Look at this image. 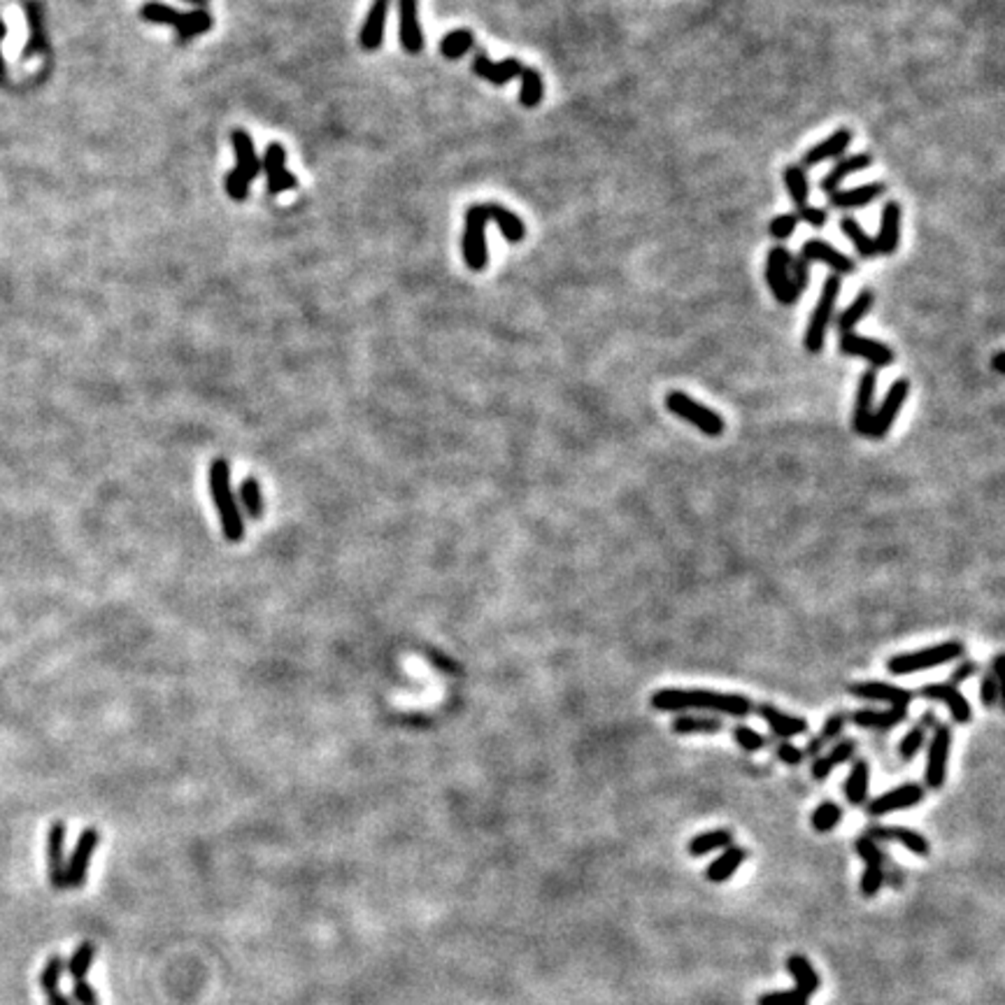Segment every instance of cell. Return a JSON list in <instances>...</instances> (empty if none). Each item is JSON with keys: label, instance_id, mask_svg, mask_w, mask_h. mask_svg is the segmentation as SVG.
I'll return each mask as SVG.
<instances>
[{"label": "cell", "instance_id": "58", "mask_svg": "<svg viewBox=\"0 0 1005 1005\" xmlns=\"http://www.w3.org/2000/svg\"><path fill=\"white\" fill-rule=\"evenodd\" d=\"M975 670H978V663H972V661L962 663V666H959V668H956L954 673H952V682H950V685H952V687L962 685L963 679H968V678H972V675H975Z\"/></svg>", "mask_w": 1005, "mask_h": 1005}, {"label": "cell", "instance_id": "7", "mask_svg": "<svg viewBox=\"0 0 1005 1005\" xmlns=\"http://www.w3.org/2000/svg\"><path fill=\"white\" fill-rule=\"evenodd\" d=\"M840 289H842L840 275H833L831 272V275L824 280V289H821V296L820 300H817L815 310H812V317H810L808 331H805V349H808L810 354H820L821 349H824L826 328H829V321H831L833 310H836Z\"/></svg>", "mask_w": 1005, "mask_h": 1005}, {"label": "cell", "instance_id": "45", "mask_svg": "<svg viewBox=\"0 0 1005 1005\" xmlns=\"http://www.w3.org/2000/svg\"><path fill=\"white\" fill-rule=\"evenodd\" d=\"M63 975H66V959L61 954L50 956L47 963H44L43 972H40V989H43L44 994H50V991L59 989Z\"/></svg>", "mask_w": 1005, "mask_h": 1005}, {"label": "cell", "instance_id": "12", "mask_svg": "<svg viewBox=\"0 0 1005 1005\" xmlns=\"http://www.w3.org/2000/svg\"><path fill=\"white\" fill-rule=\"evenodd\" d=\"M907 393H910V382L905 377H901V380H896L889 386L880 410H873V419H870L868 433H866L868 438H885L889 433V429L898 419V412H901Z\"/></svg>", "mask_w": 1005, "mask_h": 1005}, {"label": "cell", "instance_id": "23", "mask_svg": "<svg viewBox=\"0 0 1005 1005\" xmlns=\"http://www.w3.org/2000/svg\"><path fill=\"white\" fill-rule=\"evenodd\" d=\"M849 694L866 698V701H880L898 707H907V703L913 701L910 691L896 685H886V682H857L849 687Z\"/></svg>", "mask_w": 1005, "mask_h": 1005}, {"label": "cell", "instance_id": "8", "mask_svg": "<svg viewBox=\"0 0 1005 1005\" xmlns=\"http://www.w3.org/2000/svg\"><path fill=\"white\" fill-rule=\"evenodd\" d=\"M666 408H668V412L675 414V417L685 419V422L694 424L696 429L701 431V433H706L707 438H719V435L724 433V429H726L724 419L719 417L715 410L703 405V403L694 401V398L685 392H670L668 396H666Z\"/></svg>", "mask_w": 1005, "mask_h": 1005}, {"label": "cell", "instance_id": "54", "mask_svg": "<svg viewBox=\"0 0 1005 1005\" xmlns=\"http://www.w3.org/2000/svg\"><path fill=\"white\" fill-rule=\"evenodd\" d=\"M796 217H799V222L803 219L808 226H812V229H824L826 222H829V214H826V210H821V207H812V205H803L796 210Z\"/></svg>", "mask_w": 1005, "mask_h": 1005}, {"label": "cell", "instance_id": "62", "mask_svg": "<svg viewBox=\"0 0 1005 1005\" xmlns=\"http://www.w3.org/2000/svg\"><path fill=\"white\" fill-rule=\"evenodd\" d=\"M185 3H191V5H196L198 10H207V5H210V0H185Z\"/></svg>", "mask_w": 1005, "mask_h": 1005}, {"label": "cell", "instance_id": "36", "mask_svg": "<svg viewBox=\"0 0 1005 1005\" xmlns=\"http://www.w3.org/2000/svg\"><path fill=\"white\" fill-rule=\"evenodd\" d=\"M868 782H870L868 761L857 759L854 761L852 771H849L848 775V782H845V796H848L849 805L866 803V796H868Z\"/></svg>", "mask_w": 1005, "mask_h": 1005}, {"label": "cell", "instance_id": "38", "mask_svg": "<svg viewBox=\"0 0 1005 1005\" xmlns=\"http://www.w3.org/2000/svg\"><path fill=\"white\" fill-rule=\"evenodd\" d=\"M519 80H522L519 103H522L524 108H528V109L538 108V105L543 103V96H545V84H543V77H540V72L536 71V68L524 66Z\"/></svg>", "mask_w": 1005, "mask_h": 1005}, {"label": "cell", "instance_id": "34", "mask_svg": "<svg viewBox=\"0 0 1005 1005\" xmlns=\"http://www.w3.org/2000/svg\"><path fill=\"white\" fill-rule=\"evenodd\" d=\"M854 750H857V743H854V740H840L838 744H833V750L829 752V754L815 759V763H812V777H815V780H824V777H829L833 768L852 759Z\"/></svg>", "mask_w": 1005, "mask_h": 1005}, {"label": "cell", "instance_id": "17", "mask_svg": "<svg viewBox=\"0 0 1005 1005\" xmlns=\"http://www.w3.org/2000/svg\"><path fill=\"white\" fill-rule=\"evenodd\" d=\"M922 801H924V789L915 782H907L896 789H891V792L882 793V796H877L875 801H870L868 815L880 817V815H886V812H896V810L915 808V805H919Z\"/></svg>", "mask_w": 1005, "mask_h": 1005}, {"label": "cell", "instance_id": "13", "mask_svg": "<svg viewBox=\"0 0 1005 1005\" xmlns=\"http://www.w3.org/2000/svg\"><path fill=\"white\" fill-rule=\"evenodd\" d=\"M838 347H840V352L845 354V356H858V359H866L875 370L886 368V365L894 364V352H891L885 343L870 340V337L858 336V333L854 331L842 333Z\"/></svg>", "mask_w": 1005, "mask_h": 1005}, {"label": "cell", "instance_id": "2", "mask_svg": "<svg viewBox=\"0 0 1005 1005\" xmlns=\"http://www.w3.org/2000/svg\"><path fill=\"white\" fill-rule=\"evenodd\" d=\"M207 484H210V496H213L214 510L219 515L223 538L229 540V543H240V540L245 538L247 526L245 517H242V507H240L238 498L233 494L229 459H214L210 463Z\"/></svg>", "mask_w": 1005, "mask_h": 1005}, {"label": "cell", "instance_id": "29", "mask_svg": "<svg viewBox=\"0 0 1005 1005\" xmlns=\"http://www.w3.org/2000/svg\"><path fill=\"white\" fill-rule=\"evenodd\" d=\"M870 164H873V156H870V154H854V156L842 158V161H838V164L833 166L831 173L826 175L824 180H821V185H820L821 191L831 196V194H836L838 186L842 185V180H845V177H849V175L861 173V170L870 168Z\"/></svg>", "mask_w": 1005, "mask_h": 1005}, {"label": "cell", "instance_id": "10", "mask_svg": "<svg viewBox=\"0 0 1005 1005\" xmlns=\"http://www.w3.org/2000/svg\"><path fill=\"white\" fill-rule=\"evenodd\" d=\"M100 845L99 829H84L77 838L71 857L66 858V889H80L87 882L89 864Z\"/></svg>", "mask_w": 1005, "mask_h": 1005}, {"label": "cell", "instance_id": "19", "mask_svg": "<svg viewBox=\"0 0 1005 1005\" xmlns=\"http://www.w3.org/2000/svg\"><path fill=\"white\" fill-rule=\"evenodd\" d=\"M522 61L517 59H506L500 61V63H494V61L487 56V52H478L475 54V61H473V72L478 77H482L484 82L494 84V87H503V84L512 82L515 77L522 75Z\"/></svg>", "mask_w": 1005, "mask_h": 1005}, {"label": "cell", "instance_id": "49", "mask_svg": "<svg viewBox=\"0 0 1005 1005\" xmlns=\"http://www.w3.org/2000/svg\"><path fill=\"white\" fill-rule=\"evenodd\" d=\"M796 226H799V217L796 214H777L771 222V226H768V231H771L773 238L784 242L787 238H792Z\"/></svg>", "mask_w": 1005, "mask_h": 1005}, {"label": "cell", "instance_id": "5", "mask_svg": "<svg viewBox=\"0 0 1005 1005\" xmlns=\"http://www.w3.org/2000/svg\"><path fill=\"white\" fill-rule=\"evenodd\" d=\"M963 652H966L963 642L945 640V642H938V645L934 647H924V649H917V652H905V654L891 657L889 661H886V670H889L891 675L922 673V670L926 668H935V666L954 661V659L963 657Z\"/></svg>", "mask_w": 1005, "mask_h": 1005}, {"label": "cell", "instance_id": "27", "mask_svg": "<svg viewBox=\"0 0 1005 1005\" xmlns=\"http://www.w3.org/2000/svg\"><path fill=\"white\" fill-rule=\"evenodd\" d=\"M392 0H373V7L368 10L364 28H361V47L364 50H377L384 38V24L389 14Z\"/></svg>", "mask_w": 1005, "mask_h": 1005}, {"label": "cell", "instance_id": "26", "mask_svg": "<svg viewBox=\"0 0 1005 1005\" xmlns=\"http://www.w3.org/2000/svg\"><path fill=\"white\" fill-rule=\"evenodd\" d=\"M401 7V44L410 54H417L424 47V35L419 26V0H398Z\"/></svg>", "mask_w": 1005, "mask_h": 1005}, {"label": "cell", "instance_id": "60", "mask_svg": "<svg viewBox=\"0 0 1005 1005\" xmlns=\"http://www.w3.org/2000/svg\"><path fill=\"white\" fill-rule=\"evenodd\" d=\"M1003 361H1005V352H1003V349H1000V352H996V356H994V370H996V373H999V375H1003V373H1005Z\"/></svg>", "mask_w": 1005, "mask_h": 1005}, {"label": "cell", "instance_id": "33", "mask_svg": "<svg viewBox=\"0 0 1005 1005\" xmlns=\"http://www.w3.org/2000/svg\"><path fill=\"white\" fill-rule=\"evenodd\" d=\"M873 303H875L873 291H870V289H864V291H861V294H858L857 299H854L852 303H849L848 308L840 312V315H838L836 327H838V331H840V336H842V333L854 331L858 321L868 315L870 308H873Z\"/></svg>", "mask_w": 1005, "mask_h": 1005}, {"label": "cell", "instance_id": "9", "mask_svg": "<svg viewBox=\"0 0 1005 1005\" xmlns=\"http://www.w3.org/2000/svg\"><path fill=\"white\" fill-rule=\"evenodd\" d=\"M792 251L787 247L777 245L768 251L766 261V282L773 291V299L782 305H793L799 299V291L792 282Z\"/></svg>", "mask_w": 1005, "mask_h": 1005}, {"label": "cell", "instance_id": "4", "mask_svg": "<svg viewBox=\"0 0 1005 1005\" xmlns=\"http://www.w3.org/2000/svg\"><path fill=\"white\" fill-rule=\"evenodd\" d=\"M140 17L149 24H166V26H175L177 28V38H180V43H186V40H191L194 35L205 33V31L213 28V14H210L207 10H194L182 14V12H177L175 7L164 5V3H158V0H149V3H145L140 10Z\"/></svg>", "mask_w": 1005, "mask_h": 1005}, {"label": "cell", "instance_id": "32", "mask_svg": "<svg viewBox=\"0 0 1005 1005\" xmlns=\"http://www.w3.org/2000/svg\"><path fill=\"white\" fill-rule=\"evenodd\" d=\"M787 971L792 972L793 982H796V991H801L803 996H812L820 989V975L812 968V963L805 959L803 954H792L787 959Z\"/></svg>", "mask_w": 1005, "mask_h": 1005}, {"label": "cell", "instance_id": "42", "mask_svg": "<svg viewBox=\"0 0 1005 1005\" xmlns=\"http://www.w3.org/2000/svg\"><path fill=\"white\" fill-rule=\"evenodd\" d=\"M475 43V35L473 31H468V28H459V31H451V33H447L445 38H442L441 43V52L442 56H447V59H461L463 54H466L470 47H473Z\"/></svg>", "mask_w": 1005, "mask_h": 1005}, {"label": "cell", "instance_id": "3", "mask_svg": "<svg viewBox=\"0 0 1005 1005\" xmlns=\"http://www.w3.org/2000/svg\"><path fill=\"white\" fill-rule=\"evenodd\" d=\"M231 142H233L235 149V168L226 175L223 186H226V194L233 201H245L250 196L251 182L261 175V158L256 156L251 136L242 128H235L231 133Z\"/></svg>", "mask_w": 1005, "mask_h": 1005}, {"label": "cell", "instance_id": "50", "mask_svg": "<svg viewBox=\"0 0 1005 1005\" xmlns=\"http://www.w3.org/2000/svg\"><path fill=\"white\" fill-rule=\"evenodd\" d=\"M759 1005H808V996L801 991H771V994L759 996Z\"/></svg>", "mask_w": 1005, "mask_h": 1005}, {"label": "cell", "instance_id": "37", "mask_svg": "<svg viewBox=\"0 0 1005 1005\" xmlns=\"http://www.w3.org/2000/svg\"><path fill=\"white\" fill-rule=\"evenodd\" d=\"M840 231L848 235L849 242H852L854 250H857V254L861 256V259H875V256H880L877 254V247H875V238H870V235L866 233L864 226H861L857 219L842 217Z\"/></svg>", "mask_w": 1005, "mask_h": 1005}, {"label": "cell", "instance_id": "1", "mask_svg": "<svg viewBox=\"0 0 1005 1005\" xmlns=\"http://www.w3.org/2000/svg\"><path fill=\"white\" fill-rule=\"evenodd\" d=\"M654 710L659 712H682V710H706L728 715V717H747L752 712V701L740 694H722L710 689H659L649 698Z\"/></svg>", "mask_w": 1005, "mask_h": 1005}, {"label": "cell", "instance_id": "61", "mask_svg": "<svg viewBox=\"0 0 1005 1005\" xmlns=\"http://www.w3.org/2000/svg\"><path fill=\"white\" fill-rule=\"evenodd\" d=\"M821 744H824V740H821V738H812V740H810V743H808V754H810V756H815L817 752L821 750Z\"/></svg>", "mask_w": 1005, "mask_h": 1005}, {"label": "cell", "instance_id": "59", "mask_svg": "<svg viewBox=\"0 0 1005 1005\" xmlns=\"http://www.w3.org/2000/svg\"><path fill=\"white\" fill-rule=\"evenodd\" d=\"M44 996H47V1005H75L71 996L63 994L61 989H54V991H50V994Z\"/></svg>", "mask_w": 1005, "mask_h": 1005}, {"label": "cell", "instance_id": "56", "mask_svg": "<svg viewBox=\"0 0 1005 1005\" xmlns=\"http://www.w3.org/2000/svg\"><path fill=\"white\" fill-rule=\"evenodd\" d=\"M777 756H780V759H782V763H787V766H799L801 761H803L805 752L799 750L796 744L782 740V743L777 744Z\"/></svg>", "mask_w": 1005, "mask_h": 1005}, {"label": "cell", "instance_id": "51", "mask_svg": "<svg viewBox=\"0 0 1005 1005\" xmlns=\"http://www.w3.org/2000/svg\"><path fill=\"white\" fill-rule=\"evenodd\" d=\"M792 282L796 287V291H799V296L803 294L810 284V263L801 254L792 259Z\"/></svg>", "mask_w": 1005, "mask_h": 1005}, {"label": "cell", "instance_id": "43", "mask_svg": "<svg viewBox=\"0 0 1005 1005\" xmlns=\"http://www.w3.org/2000/svg\"><path fill=\"white\" fill-rule=\"evenodd\" d=\"M240 500H242V507H245V512L250 517H261L263 515V491H261V484L256 482V478H245L242 479V484H240Z\"/></svg>", "mask_w": 1005, "mask_h": 1005}, {"label": "cell", "instance_id": "40", "mask_svg": "<svg viewBox=\"0 0 1005 1005\" xmlns=\"http://www.w3.org/2000/svg\"><path fill=\"white\" fill-rule=\"evenodd\" d=\"M673 731L679 735L694 734H719L722 731V719L717 717H696V715H682L673 719Z\"/></svg>", "mask_w": 1005, "mask_h": 1005}, {"label": "cell", "instance_id": "14", "mask_svg": "<svg viewBox=\"0 0 1005 1005\" xmlns=\"http://www.w3.org/2000/svg\"><path fill=\"white\" fill-rule=\"evenodd\" d=\"M261 170L268 177V194H270V196H278V194H282V191L294 189V186L299 185L296 175H291L287 170V152H284V147L282 145H278V142H270V145H268L266 156H263L261 161Z\"/></svg>", "mask_w": 1005, "mask_h": 1005}, {"label": "cell", "instance_id": "16", "mask_svg": "<svg viewBox=\"0 0 1005 1005\" xmlns=\"http://www.w3.org/2000/svg\"><path fill=\"white\" fill-rule=\"evenodd\" d=\"M801 256H803L805 261L812 263H824V266H829L833 270V275H852V272H857V263L849 259L848 254H842V251H838L836 247L831 245V242H826V240H820V238H812L808 240L803 245V250H801Z\"/></svg>", "mask_w": 1005, "mask_h": 1005}, {"label": "cell", "instance_id": "25", "mask_svg": "<svg viewBox=\"0 0 1005 1005\" xmlns=\"http://www.w3.org/2000/svg\"><path fill=\"white\" fill-rule=\"evenodd\" d=\"M852 137L854 133L849 131V128H838V131H833L824 142H820V145H815V147H810L808 152L803 154V158H801V168H812V166H820L821 161L842 156L845 149L849 147Z\"/></svg>", "mask_w": 1005, "mask_h": 1005}, {"label": "cell", "instance_id": "57", "mask_svg": "<svg viewBox=\"0 0 1005 1005\" xmlns=\"http://www.w3.org/2000/svg\"><path fill=\"white\" fill-rule=\"evenodd\" d=\"M842 724H845V715H840V712L831 715V717L826 719V724H824V731H821V740H836L838 735H840V731H842Z\"/></svg>", "mask_w": 1005, "mask_h": 1005}, {"label": "cell", "instance_id": "48", "mask_svg": "<svg viewBox=\"0 0 1005 1005\" xmlns=\"http://www.w3.org/2000/svg\"><path fill=\"white\" fill-rule=\"evenodd\" d=\"M734 735H735V743H738L744 752H759L768 744L766 738L750 726H735Z\"/></svg>", "mask_w": 1005, "mask_h": 1005}, {"label": "cell", "instance_id": "15", "mask_svg": "<svg viewBox=\"0 0 1005 1005\" xmlns=\"http://www.w3.org/2000/svg\"><path fill=\"white\" fill-rule=\"evenodd\" d=\"M47 875L52 889H66V824L54 821L47 836Z\"/></svg>", "mask_w": 1005, "mask_h": 1005}, {"label": "cell", "instance_id": "30", "mask_svg": "<svg viewBox=\"0 0 1005 1005\" xmlns=\"http://www.w3.org/2000/svg\"><path fill=\"white\" fill-rule=\"evenodd\" d=\"M905 717H907V707L894 706V707H886V710L864 707V710L854 712L852 722L861 728H880V731H885V728L901 724Z\"/></svg>", "mask_w": 1005, "mask_h": 1005}, {"label": "cell", "instance_id": "22", "mask_svg": "<svg viewBox=\"0 0 1005 1005\" xmlns=\"http://www.w3.org/2000/svg\"><path fill=\"white\" fill-rule=\"evenodd\" d=\"M898 242H901V205L896 201H889L882 207L880 233L875 238V247H877V254L891 256L898 251Z\"/></svg>", "mask_w": 1005, "mask_h": 1005}, {"label": "cell", "instance_id": "55", "mask_svg": "<svg viewBox=\"0 0 1005 1005\" xmlns=\"http://www.w3.org/2000/svg\"><path fill=\"white\" fill-rule=\"evenodd\" d=\"M857 852L861 854V858H864L866 864H882L885 861V854H882V849L875 845V840H870L868 836L858 838L857 840Z\"/></svg>", "mask_w": 1005, "mask_h": 1005}, {"label": "cell", "instance_id": "41", "mask_svg": "<svg viewBox=\"0 0 1005 1005\" xmlns=\"http://www.w3.org/2000/svg\"><path fill=\"white\" fill-rule=\"evenodd\" d=\"M93 959H96V945H93V943L84 940V943H80V945L75 947L72 956L66 962V972L71 975L72 982L87 980L89 968L93 966Z\"/></svg>", "mask_w": 1005, "mask_h": 1005}, {"label": "cell", "instance_id": "39", "mask_svg": "<svg viewBox=\"0 0 1005 1005\" xmlns=\"http://www.w3.org/2000/svg\"><path fill=\"white\" fill-rule=\"evenodd\" d=\"M784 185H787L789 196H792L796 210H799V207H803V205H808L810 182H808V173H805V168H801L799 164H789L787 168H784Z\"/></svg>", "mask_w": 1005, "mask_h": 1005}, {"label": "cell", "instance_id": "18", "mask_svg": "<svg viewBox=\"0 0 1005 1005\" xmlns=\"http://www.w3.org/2000/svg\"><path fill=\"white\" fill-rule=\"evenodd\" d=\"M875 392H877V373L875 368L866 370L857 386V401H854V414H852V429L854 433L866 435L868 433L870 419H873V401Z\"/></svg>", "mask_w": 1005, "mask_h": 1005}, {"label": "cell", "instance_id": "46", "mask_svg": "<svg viewBox=\"0 0 1005 1005\" xmlns=\"http://www.w3.org/2000/svg\"><path fill=\"white\" fill-rule=\"evenodd\" d=\"M882 885H885V868H882V864H866L864 877H861V885H858L861 886V894L866 898H873L882 889Z\"/></svg>", "mask_w": 1005, "mask_h": 1005}, {"label": "cell", "instance_id": "44", "mask_svg": "<svg viewBox=\"0 0 1005 1005\" xmlns=\"http://www.w3.org/2000/svg\"><path fill=\"white\" fill-rule=\"evenodd\" d=\"M840 820H842L840 805H836L833 801H826V803L817 805L815 812H812V829H815L817 833H829L840 824Z\"/></svg>", "mask_w": 1005, "mask_h": 1005}, {"label": "cell", "instance_id": "6", "mask_svg": "<svg viewBox=\"0 0 1005 1005\" xmlns=\"http://www.w3.org/2000/svg\"><path fill=\"white\" fill-rule=\"evenodd\" d=\"M489 222V203H478V205L468 207L461 251L466 266L475 272L484 270L487 263H489V250H487V223Z\"/></svg>", "mask_w": 1005, "mask_h": 1005}, {"label": "cell", "instance_id": "20", "mask_svg": "<svg viewBox=\"0 0 1005 1005\" xmlns=\"http://www.w3.org/2000/svg\"><path fill=\"white\" fill-rule=\"evenodd\" d=\"M922 696H924V698H929V701L945 703L947 710H950V715H952V719H954L956 724H968L972 719L971 703H968L966 696L956 689V687H952V685H926V687H922Z\"/></svg>", "mask_w": 1005, "mask_h": 1005}, {"label": "cell", "instance_id": "11", "mask_svg": "<svg viewBox=\"0 0 1005 1005\" xmlns=\"http://www.w3.org/2000/svg\"><path fill=\"white\" fill-rule=\"evenodd\" d=\"M952 750V728L950 724H938L934 731V738L929 744V756H926V771L924 780L931 789H940L947 780V761Z\"/></svg>", "mask_w": 1005, "mask_h": 1005}, {"label": "cell", "instance_id": "28", "mask_svg": "<svg viewBox=\"0 0 1005 1005\" xmlns=\"http://www.w3.org/2000/svg\"><path fill=\"white\" fill-rule=\"evenodd\" d=\"M759 717L766 719L768 726L773 728V734L780 735V738L784 740L793 738V735L808 734V722H805V719L784 715V712H780L775 706H771V703L759 706Z\"/></svg>", "mask_w": 1005, "mask_h": 1005}, {"label": "cell", "instance_id": "31", "mask_svg": "<svg viewBox=\"0 0 1005 1005\" xmlns=\"http://www.w3.org/2000/svg\"><path fill=\"white\" fill-rule=\"evenodd\" d=\"M744 858H747V849L734 848V845H731V848L724 849L722 857H717L710 866H707L706 877L710 882H717V885H719V882L731 880V877H734V873L740 868V864H743Z\"/></svg>", "mask_w": 1005, "mask_h": 1005}, {"label": "cell", "instance_id": "21", "mask_svg": "<svg viewBox=\"0 0 1005 1005\" xmlns=\"http://www.w3.org/2000/svg\"><path fill=\"white\" fill-rule=\"evenodd\" d=\"M866 836H868L870 840L898 842V845H903V848L910 849V852L917 854V857H926V854L931 852L929 840H926L919 831L907 829V826H875V829H870Z\"/></svg>", "mask_w": 1005, "mask_h": 1005}, {"label": "cell", "instance_id": "47", "mask_svg": "<svg viewBox=\"0 0 1005 1005\" xmlns=\"http://www.w3.org/2000/svg\"><path fill=\"white\" fill-rule=\"evenodd\" d=\"M924 740H926V728L919 726V724L910 728V731L903 735L901 744H898V754H901V759H913V756L922 750Z\"/></svg>", "mask_w": 1005, "mask_h": 1005}, {"label": "cell", "instance_id": "52", "mask_svg": "<svg viewBox=\"0 0 1005 1005\" xmlns=\"http://www.w3.org/2000/svg\"><path fill=\"white\" fill-rule=\"evenodd\" d=\"M72 1003L75 1005H100V999H99V991L91 987V984L87 982V980H80V982H72Z\"/></svg>", "mask_w": 1005, "mask_h": 1005}, {"label": "cell", "instance_id": "24", "mask_svg": "<svg viewBox=\"0 0 1005 1005\" xmlns=\"http://www.w3.org/2000/svg\"><path fill=\"white\" fill-rule=\"evenodd\" d=\"M885 182H870V185L854 186V189H838L829 196V205L836 210H858V207L870 205L880 196H885Z\"/></svg>", "mask_w": 1005, "mask_h": 1005}, {"label": "cell", "instance_id": "53", "mask_svg": "<svg viewBox=\"0 0 1005 1005\" xmlns=\"http://www.w3.org/2000/svg\"><path fill=\"white\" fill-rule=\"evenodd\" d=\"M1000 691H1003V687L996 682L994 675L987 673L982 678V685H980V701L987 707H994L1000 701Z\"/></svg>", "mask_w": 1005, "mask_h": 1005}, {"label": "cell", "instance_id": "35", "mask_svg": "<svg viewBox=\"0 0 1005 1005\" xmlns=\"http://www.w3.org/2000/svg\"><path fill=\"white\" fill-rule=\"evenodd\" d=\"M731 842H734V833L726 831V829H715V831L698 833V836L691 838L689 845H687V852L698 858L715 852V849L731 848Z\"/></svg>", "mask_w": 1005, "mask_h": 1005}]
</instances>
